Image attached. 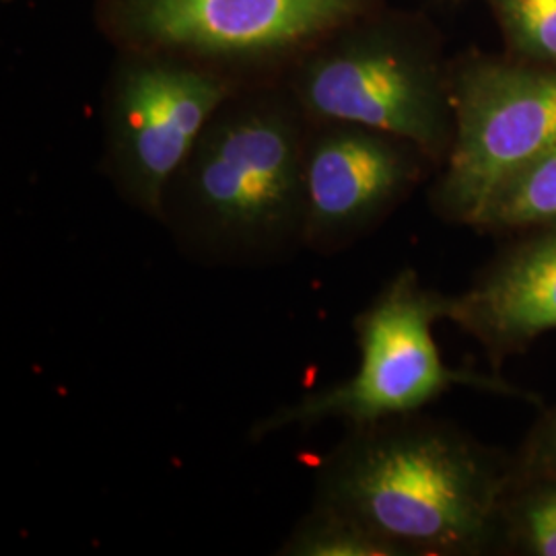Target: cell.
Segmentation results:
<instances>
[{
  "mask_svg": "<svg viewBox=\"0 0 556 556\" xmlns=\"http://www.w3.org/2000/svg\"><path fill=\"white\" fill-rule=\"evenodd\" d=\"M4 2H9V0H4Z\"/></svg>",
  "mask_w": 556,
  "mask_h": 556,
  "instance_id": "cell-15",
  "label": "cell"
},
{
  "mask_svg": "<svg viewBox=\"0 0 556 556\" xmlns=\"http://www.w3.org/2000/svg\"><path fill=\"white\" fill-rule=\"evenodd\" d=\"M514 454L422 413L346 429L318 464L314 503L394 556L497 555Z\"/></svg>",
  "mask_w": 556,
  "mask_h": 556,
  "instance_id": "cell-1",
  "label": "cell"
},
{
  "mask_svg": "<svg viewBox=\"0 0 556 556\" xmlns=\"http://www.w3.org/2000/svg\"><path fill=\"white\" fill-rule=\"evenodd\" d=\"M540 408V417L514 452V477L556 472V400Z\"/></svg>",
  "mask_w": 556,
  "mask_h": 556,
  "instance_id": "cell-14",
  "label": "cell"
},
{
  "mask_svg": "<svg viewBox=\"0 0 556 556\" xmlns=\"http://www.w3.org/2000/svg\"><path fill=\"white\" fill-rule=\"evenodd\" d=\"M381 0H91L116 52L188 60L238 85L275 83Z\"/></svg>",
  "mask_w": 556,
  "mask_h": 556,
  "instance_id": "cell-4",
  "label": "cell"
},
{
  "mask_svg": "<svg viewBox=\"0 0 556 556\" xmlns=\"http://www.w3.org/2000/svg\"><path fill=\"white\" fill-rule=\"evenodd\" d=\"M280 556H394L353 519L312 503L277 551Z\"/></svg>",
  "mask_w": 556,
  "mask_h": 556,
  "instance_id": "cell-12",
  "label": "cell"
},
{
  "mask_svg": "<svg viewBox=\"0 0 556 556\" xmlns=\"http://www.w3.org/2000/svg\"><path fill=\"white\" fill-rule=\"evenodd\" d=\"M472 229L491 236H521L556 229V147L507 179Z\"/></svg>",
  "mask_w": 556,
  "mask_h": 556,
  "instance_id": "cell-10",
  "label": "cell"
},
{
  "mask_svg": "<svg viewBox=\"0 0 556 556\" xmlns=\"http://www.w3.org/2000/svg\"><path fill=\"white\" fill-rule=\"evenodd\" d=\"M447 309L450 295L427 287L413 268H402L353 321L357 371L260 418L250 429V439L262 441L289 427L307 429L328 420L353 429L406 417L422 413L454 388L542 406L536 394L497 371L454 369L443 361L433 328L438 321H447Z\"/></svg>",
  "mask_w": 556,
  "mask_h": 556,
  "instance_id": "cell-3",
  "label": "cell"
},
{
  "mask_svg": "<svg viewBox=\"0 0 556 556\" xmlns=\"http://www.w3.org/2000/svg\"><path fill=\"white\" fill-rule=\"evenodd\" d=\"M285 85L312 122H346L417 144L441 167L454 140L452 71L408 23L379 11L309 50Z\"/></svg>",
  "mask_w": 556,
  "mask_h": 556,
  "instance_id": "cell-5",
  "label": "cell"
},
{
  "mask_svg": "<svg viewBox=\"0 0 556 556\" xmlns=\"http://www.w3.org/2000/svg\"><path fill=\"white\" fill-rule=\"evenodd\" d=\"M495 9L526 59L556 68V0H495Z\"/></svg>",
  "mask_w": 556,
  "mask_h": 556,
  "instance_id": "cell-13",
  "label": "cell"
},
{
  "mask_svg": "<svg viewBox=\"0 0 556 556\" xmlns=\"http://www.w3.org/2000/svg\"><path fill=\"white\" fill-rule=\"evenodd\" d=\"M438 165L417 144L346 122H312L303 248L334 254L371 233Z\"/></svg>",
  "mask_w": 556,
  "mask_h": 556,
  "instance_id": "cell-8",
  "label": "cell"
},
{
  "mask_svg": "<svg viewBox=\"0 0 556 556\" xmlns=\"http://www.w3.org/2000/svg\"><path fill=\"white\" fill-rule=\"evenodd\" d=\"M452 103L454 140L431 206L475 227L507 179L556 147V68L472 60L452 71Z\"/></svg>",
  "mask_w": 556,
  "mask_h": 556,
  "instance_id": "cell-7",
  "label": "cell"
},
{
  "mask_svg": "<svg viewBox=\"0 0 556 556\" xmlns=\"http://www.w3.org/2000/svg\"><path fill=\"white\" fill-rule=\"evenodd\" d=\"M309 126L285 80L239 87L169 181L161 223L213 264L273 262L303 248Z\"/></svg>",
  "mask_w": 556,
  "mask_h": 556,
  "instance_id": "cell-2",
  "label": "cell"
},
{
  "mask_svg": "<svg viewBox=\"0 0 556 556\" xmlns=\"http://www.w3.org/2000/svg\"><path fill=\"white\" fill-rule=\"evenodd\" d=\"M447 321L477 340L493 367L556 330V229L514 236L468 289L450 295Z\"/></svg>",
  "mask_w": 556,
  "mask_h": 556,
  "instance_id": "cell-9",
  "label": "cell"
},
{
  "mask_svg": "<svg viewBox=\"0 0 556 556\" xmlns=\"http://www.w3.org/2000/svg\"><path fill=\"white\" fill-rule=\"evenodd\" d=\"M239 87L194 62L116 52L101 105L103 169L119 199L160 220L169 181Z\"/></svg>",
  "mask_w": 556,
  "mask_h": 556,
  "instance_id": "cell-6",
  "label": "cell"
},
{
  "mask_svg": "<svg viewBox=\"0 0 556 556\" xmlns=\"http://www.w3.org/2000/svg\"><path fill=\"white\" fill-rule=\"evenodd\" d=\"M497 555L556 556V472L514 477L501 509Z\"/></svg>",
  "mask_w": 556,
  "mask_h": 556,
  "instance_id": "cell-11",
  "label": "cell"
}]
</instances>
